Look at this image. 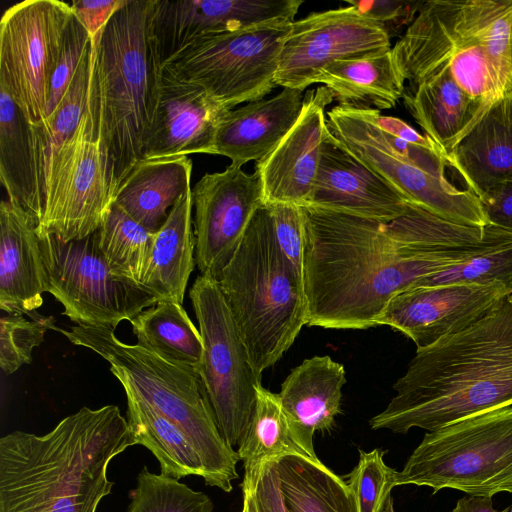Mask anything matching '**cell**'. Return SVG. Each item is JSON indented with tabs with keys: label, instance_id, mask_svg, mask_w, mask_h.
Segmentation results:
<instances>
[{
	"label": "cell",
	"instance_id": "obj_1",
	"mask_svg": "<svg viewBox=\"0 0 512 512\" xmlns=\"http://www.w3.org/2000/svg\"><path fill=\"white\" fill-rule=\"evenodd\" d=\"M302 210L307 325L326 329L375 327L398 293L512 240L500 228L455 224L411 203L390 222L311 205Z\"/></svg>",
	"mask_w": 512,
	"mask_h": 512
},
{
	"label": "cell",
	"instance_id": "obj_2",
	"mask_svg": "<svg viewBox=\"0 0 512 512\" xmlns=\"http://www.w3.org/2000/svg\"><path fill=\"white\" fill-rule=\"evenodd\" d=\"M393 389L369 421L374 430L432 432L512 406V294L469 327L417 349Z\"/></svg>",
	"mask_w": 512,
	"mask_h": 512
},
{
	"label": "cell",
	"instance_id": "obj_3",
	"mask_svg": "<svg viewBox=\"0 0 512 512\" xmlns=\"http://www.w3.org/2000/svg\"><path fill=\"white\" fill-rule=\"evenodd\" d=\"M136 445L117 406L83 407L45 435L0 438V512H96L110 461Z\"/></svg>",
	"mask_w": 512,
	"mask_h": 512
},
{
	"label": "cell",
	"instance_id": "obj_4",
	"mask_svg": "<svg viewBox=\"0 0 512 512\" xmlns=\"http://www.w3.org/2000/svg\"><path fill=\"white\" fill-rule=\"evenodd\" d=\"M391 51L408 86L449 73L488 107L512 95V0L423 1Z\"/></svg>",
	"mask_w": 512,
	"mask_h": 512
},
{
	"label": "cell",
	"instance_id": "obj_5",
	"mask_svg": "<svg viewBox=\"0 0 512 512\" xmlns=\"http://www.w3.org/2000/svg\"><path fill=\"white\" fill-rule=\"evenodd\" d=\"M216 281L261 377L307 325L303 274L280 250L267 204L253 215Z\"/></svg>",
	"mask_w": 512,
	"mask_h": 512
},
{
	"label": "cell",
	"instance_id": "obj_6",
	"mask_svg": "<svg viewBox=\"0 0 512 512\" xmlns=\"http://www.w3.org/2000/svg\"><path fill=\"white\" fill-rule=\"evenodd\" d=\"M54 330L106 360L125 392L149 404L189 437L203 462L205 483L232 491L240 458L221 435L197 372L122 342L113 329L76 325L68 330L56 326Z\"/></svg>",
	"mask_w": 512,
	"mask_h": 512
},
{
	"label": "cell",
	"instance_id": "obj_7",
	"mask_svg": "<svg viewBox=\"0 0 512 512\" xmlns=\"http://www.w3.org/2000/svg\"><path fill=\"white\" fill-rule=\"evenodd\" d=\"M153 0H128L103 30L91 63L96 78L100 132L113 172L114 193L142 159L159 71L148 20Z\"/></svg>",
	"mask_w": 512,
	"mask_h": 512
},
{
	"label": "cell",
	"instance_id": "obj_8",
	"mask_svg": "<svg viewBox=\"0 0 512 512\" xmlns=\"http://www.w3.org/2000/svg\"><path fill=\"white\" fill-rule=\"evenodd\" d=\"M326 117L332 135L409 203L455 224L488 225L479 198L448 179L446 154L431 139L415 143L384 132L363 110L337 105Z\"/></svg>",
	"mask_w": 512,
	"mask_h": 512
},
{
	"label": "cell",
	"instance_id": "obj_9",
	"mask_svg": "<svg viewBox=\"0 0 512 512\" xmlns=\"http://www.w3.org/2000/svg\"><path fill=\"white\" fill-rule=\"evenodd\" d=\"M454 489L492 497L512 493V406L479 413L425 433L397 471L396 486Z\"/></svg>",
	"mask_w": 512,
	"mask_h": 512
},
{
	"label": "cell",
	"instance_id": "obj_10",
	"mask_svg": "<svg viewBox=\"0 0 512 512\" xmlns=\"http://www.w3.org/2000/svg\"><path fill=\"white\" fill-rule=\"evenodd\" d=\"M293 22L272 21L197 38L168 59L159 72L203 88L230 110L261 100L277 86L280 53Z\"/></svg>",
	"mask_w": 512,
	"mask_h": 512
},
{
	"label": "cell",
	"instance_id": "obj_11",
	"mask_svg": "<svg viewBox=\"0 0 512 512\" xmlns=\"http://www.w3.org/2000/svg\"><path fill=\"white\" fill-rule=\"evenodd\" d=\"M92 72L86 111L58 153L37 226L38 233L53 234L64 241L96 232L113 203V172L101 137L99 99Z\"/></svg>",
	"mask_w": 512,
	"mask_h": 512
},
{
	"label": "cell",
	"instance_id": "obj_12",
	"mask_svg": "<svg viewBox=\"0 0 512 512\" xmlns=\"http://www.w3.org/2000/svg\"><path fill=\"white\" fill-rule=\"evenodd\" d=\"M189 297L204 345L197 372L220 433L233 448L241 444L252 420L261 377L252 368L218 282L200 274Z\"/></svg>",
	"mask_w": 512,
	"mask_h": 512
},
{
	"label": "cell",
	"instance_id": "obj_13",
	"mask_svg": "<svg viewBox=\"0 0 512 512\" xmlns=\"http://www.w3.org/2000/svg\"><path fill=\"white\" fill-rule=\"evenodd\" d=\"M38 235L48 293L62 304V314L79 326L115 330L120 322L158 303L141 285L112 274L96 232L71 241L53 234Z\"/></svg>",
	"mask_w": 512,
	"mask_h": 512
},
{
	"label": "cell",
	"instance_id": "obj_14",
	"mask_svg": "<svg viewBox=\"0 0 512 512\" xmlns=\"http://www.w3.org/2000/svg\"><path fill=\"white\" fill-rule=\"evenodd\" d=\"M72 16L71 5L58 0H25L2 16L0 85L31 125L45 116L50 81Z\"/></svg>",
	"mask_w": 512,
	"mask_h": 512
},
{
	"label": "cell",
	"instance_id": "obj_15",
	"mask_svg": "<svg viewBox=\"0 0 512 512\" xmlns=\"http://www.w3.org/2000/svg\"><path fill=\"white\" fill-rule=\"evenodd\" d=\"M390 49L384 29L352 5L312 12L292 23L275 83L304 91L335 61L365 58Z\"/></svg>",
	"mask_w": 512,
	"mask_h": 512
},
{
	"label": "cell",
	"instance_id": "obj_16",
	"mask_svg": "<svg viewBox=\"0 0 512 512\" xmlns=\"http://www.w3.org/2000/svg\"><path fill=\"white\" fill-rule=\"evenodd\" d=\"M264 203L257 172L229 165L205 174L192 188L195 260L201 275L218 279L249 222Z\"/></svg>",
	"mask_w": 512,
	"mask_h": 512
},
{
	"label": "cell",
	"instance_id": "obj_17",
	"mask_svg": "<svg viewBox=\"0 0 512 512\" xmlns=\"http://www.w3.org/2000/svg\"><path fill=\"white\" fill-rule=\"evenodd\" d=\"M301 0H153L149 43L158 71L191 41L257 24L294 21Z\"/></svg>",
	"mask_w": 512,
	"mask_h": 512
},
{
	"label": "cell",
	"instance_id": "obj_18",
	"mask_svg": "<svg viewBox=\"0 0 512 512\" xmlns=\"http://www.w3.org/2000/svg\"><path fill=\"white\" fill-rule=\"evenodd\" d=\"M511 294L501 285L409 288L388 302L376 325L401 332L421 349L469 327Z\"/></svg>",
	"mask_w": 512,
	"mask_h": 512
},
{
	"label": "cell",
	"instance_id": "obj_19",
	"mask_svg": "<svg viewBox=\"0 0 512 512\" xmlns=\"http://www.w3.org/2000/svg\"><path fill=\"white\" fill-rule=\"evenodd\" d=\"M332 100L325 86L308 90L296 123L270 153L256 162L265 204H310L329 131L325 109Z\"/></svg>",
	"mask_w": 512,
	"mask_h": 512
},
{
	"label": "cell",
	"instance_id": "obj_20",
	"mask_svg": "<svg viewBox=\"0 0 512 512\" xmlns=\"http://www.w3.org/2000/svg\"><path fill=\"white\" fill-rule=\"evenodd\" d=\"M229 110L203 88L159 72L142 159L211 154L218 125Z\"/></svg>",
	"mask_w": 512,
	"mask_h": 512
},
{
	"label": "cell",
	"instance_id": "obj_21",
	"mask_svg": "<svg viewBox=\"0 0 512 512\" xmlns=\"http://www.w3.org/2000/svg\"><path fill=\"white\" fill-rule=\"evenodd\" d=\"M409 204L328 131L309 205L390 222L404 215Z\"/></svg>",
	"mask_w": 512,
	"mask_h": 512
},
{
	"label": "cell",
	"instance_id": "obj_22",
	"mask_svg": "<svg viewBox=\"0 0 512 512\" xmlns=\"http://www.w3.org/2000/svg\"><path fill=\"white\" fill-rule=\"evenodd\" d=\"M48 292L36 220L19 204H0V309L8 314L35 312Z\"/></svg>",
	"mask_w": 512,
	"mask_h": 512
},
{
	"label": "cell",
	"instance_id": "obj_23",
	"mask_svg": "<svg viewBox=\"0 0 512 512\" xmlns=\"http://www.w3.org/2000/svg\"><path fill=\"white\" fill-rule=\"evenodd\" d=\"M345 368L330 356L305 359L291 370L279 395L284 415L296 443L313 459L315 431L329 430L341 411Z\"/></svg>",
	"mask_w": 512,
	"mask_h": 512
},
{
	"label": "cell",
	"instance_id": "obj_24",
	"mask_svg": "<svg viewBox=\"0 0 512 512\" xmlns=\"http://www.w3.org/2000/svg\"><path fill=\"white\" fill-rule=\"evenodd\" d=\"M303 99V91L283 88L272 98L229 110L218 125L211 154L228 157L236 167L261 160L296 123Z\"/></svg>",
	"mask_w": 512,
	"mask_h": 512
},
{
	"label": "cell",
	"instance_id": "obj_25",
	"mask_svg": "<svg viewBox=\"0 0 512 512\" xmlns=\"http://www.w3.org/2000/svg\"><path fill=\"white\" fill-rule=\"evenodd\" d=\"M446 157L448 168L477 197L496 184L512 182V95L489 105Z\"/></svg>",
	"mask_w": 512,
	"mask_h": 512
},
{
	"label": "cell",
	"instance_id": "obj_26",
	"mask_svg": "<svg viewBox=\"0 0 512 512\" xmlns=\"http://www.w3.org/2000/svg\"><path fill=\"white\" fill-rule=\"evenodd\" d=\"M191 174L188 156L141 159L118 185L113 204L156 233L180 197L192 189Z\"/></svg>",
	"mask_w": 512,
	"mask_h": 512
},
{
	"label": "cell",
	"instance_id": "obj_27",
	"mask_svg": "<svg viewBox=\"0 0 512 512\" xmlns=\"http://www.w3.org/2000/svg\"><path fill=\"white\" fill-rule=\"evenodd\" d=\"M403 102L418 125L445 154L487 109L466 93L449 73L405 86Z\"/></svg>",
	"mask_w": 512,
	"mask_h": 512
},
{
	"label": "cell",
	"instance_id": "obj_28",
	"mask_svg": "<svg viewBox=\"0 0 512 512\" xmlns=\"http://www.w3.org/2000/svg\"><path fill=\"white\" fill-rule=\"evenodd\" d=\"M192 208L191 189L180 197L165 223L155 233L140 285L154 295L158 302H183L196 263Z\"/></svg>",
	"mask_w": 512,
	"mask_h": 512
},
{
	"label": "cell",
	"instance_id": "obj_29",
	"mask_svg": "<svg viewBox=\"0 0 512 512\" xmlns=\"http://www.w3.org/2000/svg\"><path fill=\"white\" fill-rule=\"evenodd\" d=\"M391 49L365 58L335 61L320 72L314 83L324 84L343 108H393L403 97L405 81Z\"/></svg>",
	"mask_w": 512,
	"mask_h": 512
},
{
	"label": "cell",
	"instance_id": "obj_30",
	"mask_svg": "<svg viewBox=\"0 0 512 512\" xmlns=\"http://www.w3.org/2000/svg\"><path fill=\"white\" fill-rule=\"evenodd\" d=\"M0 180L8 199L19 204L40 223L44 198L31 125L0 85Z\"/></svg>",
	"mask_w": 512,
	"mask_h": 512
},
{
	"label": "cell",
	"instance_id": "obj_31",
	"mask_svg": "<svg viewBox=\"0 0 512 512\" xmlns=\"http://www.w3.org/2000/svg\"><path fill=\"white\" fill-rule=\"evenodd\" d=\"M276 468L287 512H359L347 482L319 459L287 455Z\"/></svg>",
	"mask_w": 512,
	"mask_h": 512
},
{
	"label": "cell",
	"instance_id": "obj_32",
	"mask_svg": "<svg viewBox=\"0 0 512 512\" xmlns=\"http://www.w3.org/2000/svg\"><path fill=\"white\" fill-rule=\"evenodd\" d=\"M130 323L136 345L173 365L198 371L203 339L182 304L160 301L141 311Z\"/></svg>",
	"mask_w": 512,
	"mask_h": 512
},
{
	"label": "cell",
	"instance_id": "obj_33",
	"mask_svg": "<svg viewBox=\"0 0 512 512\" xmlns=\"http://www.w3.org/2000/svg\"><path fill=\"white\" fill-rule=\"evenodd\" d=\"M125 394L127 422L134 440L156 457L161 474L177 480L189 475L205 479L201 457L184 431L146 402Z\"/></svg>",
	"mask_w": 512,
	"mask_h": 512
},
{
	"label": "cell",
	"instance_id": "obj_34",
	"mask_svg": "<svg viewBox=\"0 0 512 512\" xmlns=\"http://www.w3.org/2000/svg\"><path fill=\"white\" fill-rule=\"evenodd\" d=\"M237 453L244 468L242 492L256 489L264 463L287 455L309 457L292 436L279 395L262 384L257 387L255 411Z\"/></svg>",
	"mask_w": 512,
	"mask_h": 512
},
{
	"label": "cell",
	"instance_id": "obj_35",
	"mask_svg": "<svg viewBox=\"0 0 512 512\" xmlns=\"http://www.w3.org/2000/svg\"><path fill=\"white\" fill-rule=\"evenodd\" d=\"M91 54L90 44L56 110L40 124H30L43 198L58 153L78 127L87 108Z\"/></svg>",
	"mask_w": 512,
	"mask_h": 512
},
{
	"label": "cell",
	"instance_id": "obj_36",
	"mask_svg": "<svg viewBox=\"0 0 512 512\" xmlns=\"http://www.w3.org/2000/svg\"><path fill=\"white\" fill-rule=\"evenodd\" d=\"M96 236L99 249L112 274L140 285L155 233L148 231L112 203Z\"/></svg>",
	"mask_w": 512,
	"mask_h": 512
},
{
	"label": "cell",
	"instance_id": "obj_37",
	"mask_svg": "<svg viewBox=\"0 0 512 512\" xmlns=\"http://www.w3.org/2000/svg\"><path fill=\"white\" fill-rule=\"evenodd\" d=\"M127 512H212L213 503L203 492L194 491L179 480L149 472L143 467L136 487L129 492Z\"/></svg>",
	"mask_w": 512,
	"mask_h": 512
},
{
	"label": "cell",
	"instance_id": "obj_38",
	"mask_svg": "<svg viewBox=\"0 0 512 512\" xmlns=\"http://www.w3.org/2000/svg\"><path fill=\"white\" fill-rule=\"evenodd\" d=\"M501 285L512 293V240L419 280L413 287Z\"/></svg>",
	"mask_w": 512,
	"mask_h": 512
},
{
	"label": "cell",
	"instance_id": "obj_39",
	"mask_svg": "<svg viewBox=\"0 0 512 512\" xmlns=\"http://www.w3.org/2000/svg\"><path fill=\"white\" fill-rule=\"evenodd\" d=\"M26 319L12 313L0 319V367L6 375L30 364L32 352L43 340L45 332L56 328L53 316H42L36 311Z\"/></svg>",
	"mask_w": 512,
	"mask_h": 512
},
{
	"label": "cell",
	"instance_id": "obj_40",
	"mask_svg": "<svg viewBox=\"0 0 512 512\" xmlns=\"http://www.w3.org/2000/svg\"><path fill=\"white\" fill-rule=\"evenodd\" d=\"M359 461L345 476L355 495L359 512H381L391 490L396 486L397 471L385 464L384 451L359 450Z\"/></svg>",
	"mask_w": 512,
	"mask_h": 512
},
{
	"label": "cell",
	"instance_id": "obj_41",
	"mask_svg": "<svg viewBox=\"0 0 512 512\" xmlns=\"http://www.w3.org/2000/svg\"><path fill=\"white\" fill-rule=\"evenodd\" d=\"M90 44L91 39L87 30L73 14L66 31L61 56L50 81L46 113L41 122L46 120L58 107Z\"/></svg>",
	"mask_w": 512,
	"mask_h": 512
},
{
	"label": "cell",
	"instance_id": "obj_42",
	"mask_svg": "<svg viewBox=\"0 0 512 512\" xmlns=\"http://www.w3.org/2000/svg\"><path fill=\"white\" fill-rule=\"evenodd\" d=\"M267 205L280 250L303 274L305 220L302 207L281 203Z\"/></svg>",
	"mask_w": 512,
	"mask_h": 512
},
{
	"label": "cell",
	"instance_id": "obj_43",
	"mask_svg": "<svg viewBox=\"0 0 512 512\" xmlns=\"http://www.w3.org/2000/svg\"><path fill=\"white\" fill-rule=\"evenodd\" d=\"M423 1L402 0H349L361 14L380 25L389 38L396 36L402 27L410 25Z\"/></svg>",
	"mask_w": 512,
	"mask_h": 512
},
{
	"label": "cell",
	"instance_id": "obj_44",
	"mask_svg": "<svg viewBox=\"0 0 512 512\" xmlns=\"http://www.w3.org/2000/svg\"><path fill=\"white\" fill-rule=\"evenodd\" d=\"M128 0H75L71 4L73 14L87 30L91 47L96 48L104 28L112 16Z\"/></svg>",
	"mask_w": 512,
	"mask_h": 512
},
{
	"label": "cell",
	"instance_id": "obj_45",
	"mask_svg": "<svg viewBox=\"0 0 512 512\" xmlns=\"http://www.w3.org/2000/svg\"><path fill=\"white\" fill-rule=\"evenodd\" d=\"M478 198L487 224L512 234V182L496 184Z\"/></svg>",
	"mask_w": 512,
	"mask_h": 512
},
{
	"label": "cell",
	"instance_id": "obj_46",
	"mask_svg": "<svg viewBox=\"0 0 512 512\" xmlns=\"http://www.w3.org/2000/svg\"><path fill=\"white\" fill-rule=\"evenodd\" d=\"M253 496L256 512H287L280 489L276 460L263 464Z\"/></svg>",
	"mask_w": 512,
	"mask_h": 512
},
{
	"label": "cell",
	"instance_id": "obj_47",
	"mask_svg": "<svg viewBox=\"0 0 512 512\" xmlns=\"http://www.w3.org/2000/svg\"><path fill=\"white\" fill-rule=\"evenodd\" d=\"M451 512H506L493 507L492 497L468 495L460 498Z\"/></svg>",
	"mask_w": 512,
	"mask_h": 512
},
{
	"label": "cell",
	"instance_id": "obj_48",
	"mask_svg": "<svg viewBox=\"0 0 512 512\" xmlns=\"http://www.w3.org/2000/svg\"><path fill=\"white\" fill-rule=\"evenodd\" d=\"M252 491H243V507L241 512H256L255 510V503H254V496Z\"/></svg>",
	"mask_w": 512,
	"mask_h": 512
},
{
	"label": "cell",
	"instance_id": "obj_49",
	"mask_svg": "<svg viewBox=\"0 0 512 512\" xmlns=\"http://www.w3.org/2000/svg\"><path fill=\"white\" fill-rule=\"evenodd\" d=\"M381 512H395L392 496H389Z\"/></svg>",
	"mask_w": 512,
	"mask_h": 512
},
{
	"label": "cell",
	"instance_id": "obj_50",
	"mask_svg": "<svg viewBox=\"0 0 512 512\" xmlns=\"http://www.w3.org/2000/svg\"><path fill=\"white\" fill-rule=\"evenodd\" d=\"M506 512H512V504L506 507Z\"/></svg>",
	"mask_w": 512,
	"mask_h": 512
}]
</instances>
